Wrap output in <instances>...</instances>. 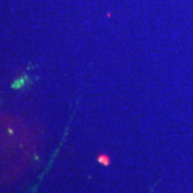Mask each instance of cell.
Returning a JSON list of instances; mask_svg holds the SVG:
<instances>
[{"label":"cell","instance_id":"cell-1","mask_svg":"<svg viewBox=\"0 0 193 193\" xmlns=\"http://www.w3.org/2000/svg\"><path fill=\"white\" fill-rule=\"evenodd\" d=\"M98 161L100 162V163H102L103 165H108L110 159H108V157L105 156V154H101V156L98 158Z\"/></svg>","mask_w":193,"mask_h":193}]
</instances>
